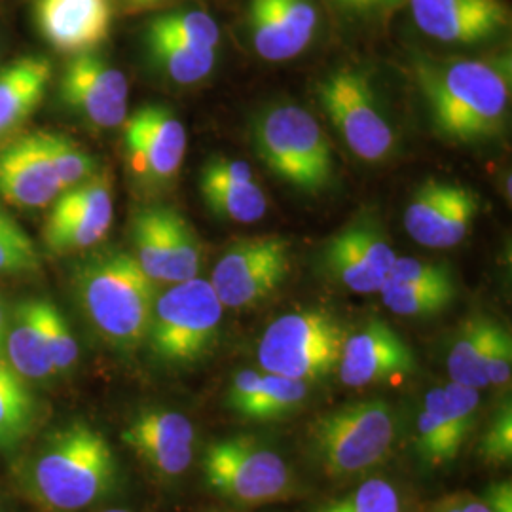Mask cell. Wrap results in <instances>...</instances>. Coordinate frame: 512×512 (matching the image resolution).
Masks as SVG:
<instances>
[{
    "mask_svg": "<svg viewBox=\"0 0 512 512\" xmlns=\"http://www.w3.org/2000/svg\"><path fill=\"white\" fill-rule=\"evenodd\" d=\"M260 378H262V372L253 370V368L241 370L236 374L234 382L230 385V391H228V406L234 412H238L239 408L251 399V395L255 393L256 387L260 384Z\"/></svg>",
    "mask_w": 512,
    "mask_h": 512,
    "instance_id": "b9f144b4",
    "label": "cell"
},
{
    "mask_svg": "<svg viewBox=\"0 0 512 512\" xmlns=\"http://www.w3.org/2000/svg\"><path fill=\"white\" fill-rule=\"evenodd\" d=\"M73 285L93 329L114 348L145 342L156 291L135 256L120 249L93 253L76 266Z\"/></svg>",
    "mask_w": 512,
    "mask_h": 512,
    "instance_id": "7a4b0ae2",
    "label": "cell"
},
{
    "mask_svg": "<svg viewBox=\"0 0 512 512\" xmlns=\"http://www.w3.org/2000/svg\"><path fill=\"white\" fill-rule=\"evenodd\" d=\"M205 207L219 219L253 224L268 211V196L256 181L251 183H200Z\"/></svg>",
    "mask_w": 512,
    "mask_h": 512,
    "instance_id": "f1b7e54d",
    "label": "cell"
},
{
    "mask_svg": "<svg viewBox=\"0 0 512 512\" xmlns=\"http://www.w3.org/2000/svg\"><path fill=\"white\" fill-rule=\"evenodd\" d=\"M175 0H120L122 8L129 14H143V12H152L169 6Z\"/></svg>",
    "mask_w": 512,
    "mask_h": 512,
    "instance_id": "f6af8a7d",
    "label": "cell"
},
{
    "mask_svg": "<svg viewBox=\"0 0 512 512\" xmlns=\"http://www.w3.org/2000/svg\"><path fill=\"white\" fill-rule=\"evenodd\" d=\"M105 512H129V511H124V509H110V511H105Z\"/></svg>",
    "mask_w": 512,
    "mask_h": 512,
    "instance_id": "7dc6e473",
    "label": "cell"
},
{
    "mask_svg": "<svg viewBox=\"0 0 512 512\" xmlns=\"http://www.w3.org/2000/svg\"><path fill=\"white\" fill-rule=\"evenodd\" d=\"M114 478L109 442L82 421L57 429L33 463V492L52 511L90 507L109 492Z\"/></svg>",
    "mask_w": 512,
    "mask_h": 512,
    "instance_id": "3957f363",
    "label": "cell"
},
{
    "mask_svg": "<svg viewBox=\"0 0 512 512\" xmlns=\"http://www.w3.org/2000/svg\"><path fill=\"white\" fill-rule=\"evenodd\" d=\"M245 25L258 57L289 61L310 48L321 12L317 0H249Z\"/></svg>",
    "mask_w": 512,
    "mask_h": 512,
    "instance_id": "d6986e66",
    "label": "cell"
},
{
    "mask_svg": "<svg viewBox=\"0 0 512 512\" xmlns=\"http://www.w3.org/2000/svg\"><path fill=\"white\" fill-rule=\"evenodd\" d=\"M512 374V338L511 332L503 325L497 323L494 340L490 346L488 365H486V378L488 387L505 389L511 384Z\"/></svg>",
    "mask_w": 512,
    "mask_h": 512,
    "instance_id": "ab89813d",
    "label": "cell"
},
{
    "mask_svg": "<svg viewBox=\"0 0 512 512\" xmlns=\"http://www.w3.org/2000/svg\"><path fill=\"white\" fill-rule=\"evenodd\" d=\"M492 512H512V484L509 480L495 482L480 497Z\"/></svg>",
    "mask_w": 512,
    "mask_h": 512,
    "instance_id": "ee69618b",
    "label": "cell"
},
{
    "mask_svg": "<svg viewBox=\"0 0 512 512\" xmlns=\"http://www.w3.org/2000/svg\"><path fill=\"white\" fill-rule=\"evenodd\" d=\"M40 256L29 234L0 205V275L35 274Z\"/></svg>",
    "mask_w": 512,
    "mask_h": 512,
    "instance_id": "836d02e7",
    "label": "cell"
},
{
    "mask_svg": "<svg viewBox=\"0 0 512 512\" xmlns=\"http://www.w3.org/2000/svg\"><path fill=\"white\" fill-rule=\"evenodd\" d=\"M222 315L224 306L207 279L175 283L154 300L145 340L165 365H190L217 342Z\"/></svg>",
    "mask_w": 512,
    "mask_h": 512,
    "instance_id": "5b68a950",
    "label": "cell"
},
{
    "mask_svg": "<svg viewBox=\"0 0 512 512\" xmlns=\"http://www.w3.org/2000/svg\"><path fill=\"white\" fill-rule=\"evenodd\" d=\"M397 260L382 222L366 213L325 243L321 266L330 279L351 293H380Z\"/></svg>",
    "mask_w": 512,
    "mask_h": 512,
    "instance_id": "4fadbf2b",
    "label": "cell"
},
{
    "mask_svg": "<svg viewBox=\"0 0 512 512\" xmlns=\"http://www.w3.org/2000/svg\"><path fill=\"white\" fill-rule=\"evenodd\" d=\"M35 421V401L23 378L0 359V448H16Z\"/></svg>",
    "mask_w": 512,
    "mask_h": 512,
    "instance_id": "83f0119b",
    "label": "cell"
},
{
    "mask_svg": "<svg viewBox=\"0 0 512 512\" xmlns=\"http://www.w3.org/2000/svg\"><path fill=\"white\" fill-rule=\"evenodd\" d=\"M4 359L25 380H46L55 370L38 321L37 298L19 302L8 317Z\"/></svg>",
    "mask_w": 512,
    "mask_h": 512,
    "instance_id": "d4e9b609",
    "label": "cell"
},
{
    "mask_svg": "<svg viewBox=\"0 0 512 512\" xmlns=\"http://www.w3.org/2000/svg\"><path fill=\"white\" fill-rule=\"evenodd\" d=\"M61 194L44 131L0 147V198L19 209H44Z\"/></svg>",
    "mask_w": 512,
    "mask_h": 512,
    "instance_id": "44dd1931",
    "label": "cell"
},
{
    "mask_svg": "<svg viewBox=\"0 0 512 512\" xmlns=\"http://www.w3.org/2000/svg\"><path fill=\"white\" fill-rule=\"evenodd\" d=\"M114 220V190L107 171L55 198L44 226V241L55 255L97 247Z\"/></svg>",
    "mask_w": 512,
    "mask_h": 512,
    "instance_id": "9a60e30c",
    "label": "cell"
},
{
    "mask_svg": "<svg viewBox=\"0 0 512 512\" xmlns=\"http://www.w3.org/2000/svg\"><path fill=\"white\" fill-rule=\"evenodd\" d=\"M291 272V241L281 236L239 239L220 256L211 287L224 308L241 310L264 302Z\"/></svg>",
    "mask_w": 512,
    "mask_h": 512,
    "instance_id": "30bf717a",
    "label": "cell"
},
{
    "mask_svg": "<svg viewBox=\"0 0 512 512\" xmlns=\"http://www.w3.org/2000/svg\"><path fill=\"white\" fill-rule=\"evenodd\" d=\"M44 139L59 179L61 192L86 183L101 171L92 154H88L78 143H74L71 137L61 133H44Z\"/></svg>",
    "mask_w": 512,
    "mask_h": 512,
    "instance_id": "d6a6232c",
    "label": "cell"
},
{
    "mask_svg": "<svg viewBox=\"0 0 512 512\" xmlns=\"http://www.w3.org/2000/svg\"><path fill=\"white\" fill-rule=\"evenodd\" d=\"M380 294L385 308L401 317H433L452 306L458 296V285L410 287L385 281Z\"/></svg>",
    "mask_w": 512,
    "mask_h": 512,
    "instance_id": "1f68e13d",
    "label": "cell"
},
{
    "mask_svg": "<svg viewBox=\"0 0 512 512\" xmlns=\"http://www.w3.org/2000/svg\"><path fill=\"white\" fill-rule=\"evenodd\" d=\"M38 321L55 374L67 372L78 359V344L65 315L52 300L37 298Z\"/></svg>",
    "mask_w": 512,
    "mask_h": 512,
    "instance_id": "e575fe53",
    "label": "cell"
},
{
    "mask_svg": "<svg viewBox=\"0 0 512 512\" xmlns=\"http://www.w3.org/2000/svg\"><path fill=\"white\" fill-rule=\"evenodd\" d=\"M416 355L384 321H368L363 329L348 334L338 374L349 387L382 384L416 370Z\"/></svg>",
    "mask_w": 512,
    "mask_h": 512,
    "instance_id": "ffe728a7",
    "label": "cell"
},
{
    "mask_svg": "<svg viewBox=\"0 0 512 512\" xmlns=\"http://www.w3.org/2000/svg\"><path fill=\"white\" fill-rule=\"evenodd\" d=\"M57 97L90 128H118L128 118V78L97 52L69 59L59 78Z\"/></svg>",
    "mask_w": 512,
    "mask_h": 512,
    "instance_id": "7c38bea8",
    "label": "cell"
},
{
    "mask_svg": "<svg viewBox=\"0 0 512 512\" xmlns=\"http://www.w3.org/2000/svg\"><path fill=\"white\" fill-rule=\"evenodd\" d=\"M308 397V384L262 372L260 384L251 399L238 410L243 418L253 421L281 420L293 414Z\"/></svg>",
    "mask_w": 512,
    "mask_h": 512,
    "instance_id": "f546056e",
    "label": "cell"
},
{
    "mask_svg": "<svg viewBox=\"0 0 512 512\" xmlns=\"http://www.w3.org/2000/svg\"><path fill=\"white\" fill-rule=\"evenodd\" d=\"M495 327L497 321L486 315H473L461 325L448 353V372L454 384L473 389L488 387L486 365Z\"/></svg>",
    "mask_w": 512,
    "mask_h": 512,
    "instance_id": "484cf974",
    "label": "cell"
},
{
    "mask_svg": "<svg viewBox=\"0 0 512 512\" xmlns=\"http://www.w3.org/2000/svg\"><path fill=\"white\" fill-rule=\"evenodd\" d=\"M406 6L421 33L442 44L475 46L511 27L505 0H408Z\"/></svg>",
    "mask_w": 512,
    "mask_h": 512,
    "instance_id": "ac0fdd59",
    "label": "cell"
},
{
    "mask_svg": "<svg viewBox=\"0 0 512 512\" xmlns=\"http://www.w3.org/2000/svg\"><path fill=\"white\" fill-rule=\"evenodd\" d=\"M256 156L304 194H319L334 177V152L327 133L308 110L272 105L260 110L251 126Z\"/></svg>",
    "mask_w": 512,
    "mask_h": 512,
    "instance_id": "277c9868",
    "label": "cell"
},
{
    "mask_svg": "<svg viewBox=\"0 0 512 512\" xmlns=\"http://www.w3.org/2000/svg\"><path fill=\"white\" fill-rule=\"evenodd\" d=\"M348 329L325 310H302L277 317L264 330L256 357L264 372L298 382L325 378L340 363Z\"/></svg>",
    "mask_w": 512,
    "mask_h": 512,
    "instance_id": "8992f818",
    "label": "cell"
},
{
    "mask_svg": "<svg viewBox=\"0 0 512 512\" xmlns=\"http://www.w3.org/2000/svg\"><path fill=\"white\" fill-rule=\"evenodd\" d=\"M255 181L253 167L228 156L209 158L200 171V183H251Z\"/></svg>",
    "mask_w": 512,
    "mask_h": 512,
    "instance_id": "60d3db41",
    "label": "cell"
},
{
    "mask_svg": "<svg viewBox=\"0 0 512 512\" xmlns=\"http://www.w3.org/2000/svg\"><path fill=\"white\" fill-rule=\"evenodd\" d=\"M40 37L71 57L95 52L110 37L114 0H33Z\"/></svg>",
    "mask_w": 512,
    "mask_h": 512,
    "instance_id": "7402d4cb",
    "label": "cell"
},
{
    "mask_svg": "<svg viewBox=\"0 0 512 512\" xmlns=\"http://www.w3.org/2000/svg\"><path fill=\"white\" fill-rule=\"evenodd\" d=\"M395 440V416L380 401L346 404L319 416L311 427V444L332 476L365 473L384 461Z\"/></svg>",
    "mask_w": 512,
    "mask_h": 512,
    "instance_id": "52a82bcc",
    "label": "cell"
},
{
    "mask_svg": "<svg viewBox=\"0 0 512 512\" xmlns=\"http://www.w3.org/2000/svg\"><path fill=\"white\" fill-rule=\"evenodd\" d=\"M150 35L171 38L188 46L219 50L222 33L217 19L203 10H177L150 19L147 31Z\"/></svg>",
    "mask_w": 512,
    "mask_h": 512,
    "instance_id": "4dcf8cb0",
    "label": "cell"
},
{
    "mask_svg": "<svg viewBox=\"0 0 512 512\" xmlns=\"http://www.w3.org/2000/svg\"><path fill=\"white\" fill-rule=\"evenodd\" d=\"M480 211L473 188L429 179L416 188L404 211L408 236L431 249H448L469 236Z\"/></svg>",
    "mask_w": 512,
    "mask_h": 512,
    "instance_id": "2e32d148",
    "label": "cell"
},
{
    "mask_svg": "<svg viewBox=\"0 0 512 512\" xmlns=\"http://www.w3.org/2000/svg\"><path fill=\"white\" fill-rule=\"evenodd\" d=\"M186 129L164 105H145L124 122V147L131 175L148 188L173 183L186 154Z\"/></svg>",
    "mask_w": 512,
    "mask_h": 512,
    "instance_id": "5bb4252c",
    "label": "cell"
},
{
    "mask_svg": "<svg viewBox=\"0 0 512 512\" xmlns=\"http://www.w3.org/2000/svg\"><path fill=\"white\" fill-rule=\"evenodd\" d=\"M122 440L160 475H183L194 459V425L173 410L141 412L126 427Z\"/></svg>",
    "mask_w": 512,
    "mask_h": 512,
    "instance_id": "603a6c76",
    "label": "cell"
},
{
    "mask_svg": "<svg viewBox=\"0 0 512 512\" xmlns=\"http://www.w3.org/2000/svg\"><path fill=\"white\" fill-rule=\"evenodd\" d=\"M207 486L239 505H264L293 494L289 465L275 450L247 437L217 440L203 456Z\"/></svg>",
    "mask_w": 512,
    "mask_h": 512,
    "instance_id": "9c48e42d",
    "label": "cell"
},
{
    "mask_svg": "<svg viewBox=\"0 0 512 512\" xmlns=\"http://www.w3.org/2000/svg\"><path fill=\"white\" fill-rule=\"evenodd\" d=\"M145 46L152 67L167 80L190 86L213 73L219 50L188 46L171 38L145 33Z\"/></svg>",
    "mask_w": 512,
    "mask_h": 512,
    "instance_id": "4316f807",
    "label": "cell"
},
{
    "mask_svg": "<svg viewBox=\"0 0 512 512\" xmlns=\"http://www.w3.org/2000/svg\"><path fill=\"white\" fill-rule=\"evenodd\" d=\"M480 454L488 463H507L512 458V408L503 404L480 442Z\"/></svg>",
    "mask_w": 512,
    "mask_h": 512,
    "instance_id": "74e56055",
    "label": "cell"
},
{
    "mask_svg": "<svg viewBox=\"0 0 512 512\" xmlns=\"http://www.w3.org/2000/svg\"><path fill=\"white\" fill-rule=\"evenodd\" d=\"M52 78V61L42 55H25L0 69V147L14 141L35 114Z\"/></svg>",
    "mask_w": 512,
    "mask_h": 512,
    "instance_id": "cb8c5ba5",
    "label": "cell"
},
{
    "mask_svg": "<svg viewBox=\"0 0 512 512\" xmlns=\"http://www.w3.org/2000/svg\"><path fill=\"white\" fill-rule=\"evenodd\" d=\"M6 325H8V315L4 310L2 298H0V359H4V336H6Z\"/></svg>",
    "mask_w": 512,
    "mask_h": 512,
    "instance_id": "bcb514c9",
    "label": "cell"
},
{
    "mask_svg": "<svg viewBox=\"0 0 512 512\" xmlns=\"http://www.w3.org/2000/svg\"><path fill=\"white\" fill-rule=\"evenodd\" d=\"M480 408L473 387L440 385L425 393L418 418V454L427 465L439 467L456 459L469 439Z\"/></svg>",
    "mask_w": 512,
    "mask_h": 512,
    "instance_id": "e0dca14e",
    "label": "cell"
},
{
    "mask_svg": "<svg viewBox=\"0 0 512 512\" xmlns=\"http://www.w3.org/2000/svg\"><path fill=\"white\" fill-rule=\"evenodd\" d=\"M431 512H492V509L480 497L456 494L440 499Z\"/></svg>",
    "mask_w": 512,
    "mask_h": 512,
    "instance_id": "7bdbcfd3",
    "label": "cell"
},
{
    "mask_svg": "<svg viewBox=\"0 0 512 512\" xmlns=\"http://www.w3.org/2000/svg\"><path fill=\"white\" fill-rule=\"evenodd\" d=\"M317 99L346 147L366 164H382L397 148L395 128L365 71L342 67L317 84Z\"/></svg>",
    "mask_w": 512,
    "mask_h": 512,
    "instance_id": "ba28073f",
    "label": "cell"
},
{
    "mask_svg": "<svg viewBox=\"0 0 512 512\" xmlns=\"http://www.w3.org/2000/svg\"><path fill=\"white\" fill-rule=\"evenodd\" d=\"M412 74L442 139L476 145L505 129L511 109V54L446 61L418 57Z\"/></svg>",
    "mask_w": 512,
    "mask_h": 512,
    "instance_id": "6da1fadb",
    "label": "cell"
},
{
    "mask_svg": "<svg viewBox=\"0 0 512 512\" xmlns=\"http://www.w3.org/2000/svg\"><path fill=\"white\" fill-rule=\"evenodd\" d=\"M133 256L154 283H183L200 274L202 243L171 207L141 209L131 222Z\"/></svg>",
    "mask_w": 512,
    "mask_h": 512,
    "instance_id": "8fae6325",
    "label": "cell"
},
{
    "mask_svg": "<svg viewBox=\"0 0 512 512\" xmlns=\"http://www.w3.org/2000/svg\"><path fill=\"white\" fill-rule=\"evenodd\" d=\"M342 18L353 23H380L406 6L408 0H329Z\"/></svg>",
    "mask_w": 512,
    "mask_h": 512,
    "instance_id": "f35d334b",
    "label": "cell"
},
{
    "mask_svg": "<svg viewBox=\"0 0 512 512\" xmlns=\"http://www.w3.org/2000/svg\"><path fill=\"white\" fill-rule=\"evenodd\" d=\"M387 281L410 287H435L456 283L448 264L420 258H397Z\"/></svg>",
    "mask_w": 512,
    "mask_h": 512,
    "instance_id": "8d00e7d4",
    "label": "cell"
},
{
    "mask_svg": "<svg viewBox=\"0 0 512 512\" xmlns=\"http://www.w3.org/2000/svg\"><path fill=\"white\" fill-rule=\"evenodd\" d=\"M315 512H403V497L384 478H370L346 497Z\"/></svg>",
    "mask_w": 512,
    "mask_h": 512,
    "instance_id": "d590c367",
    "label": "cell"
}]
</instances>
